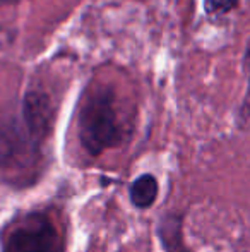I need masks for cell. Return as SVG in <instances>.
I'll return each instance as SVG.
<instances>
[{
	"label": "cell",
	"mask_w": 250,
	"mask_h": 252,
	"mask_svg": "<svg viewBox=\"0 0 250 252\" xmlns=\"http://www.w3.org/2000/svg\"><path fill=\"white\" fill-rule=\"evenodd\" d=\"M24 119L31 136L34 139H43L52 122V108L48 98L40 93L29 94L24 103Z\"/></svg>",
	"instance_id": "cell-3"
},
{
	"label": "cell",
	"mask_w": 250,
	"mask_h": 252,
	"mask_svg": "<svg viewBox=\"0 0 250 252\" xmlns=\"http://www.w3.org/2000/svg\"><path fill=\"white\" fill-rule=\"evenodd\" d=\"M158 196V182L151 173L139 177L136 182L130 186V201L134 206L144 209L153 206Z\"/></svg>",
	"instance_id": "cell-4"
},
{
	"label": "cell",
	"mask_w": 250,
	"mask_h": 252,
	"mask_svg": "<svg viewBox=\"0 0 250 252\" xmlns=\"http://www.w3.org/2000/svg\"><path fill=\"white\" fill-rule=\"evenodd\" d=\"M2 252H63V244L50 216L29 213L7 226L2 237Z\"/></svg>",
	"instance_id": "cell-2"
},
{
	"label": "cell",
	"mask_w": 250,
	"mask_h": 252,
	"mask_svg": "<svg viewBox=\"0 0 250 252\" xmlns=\"http://www.w3.org/2000/svg\"><path fill=\"white\" fill-rule=\"evenodd\" d=\"M79 137L91 156L101 155L124 141L125 129L110 90L100 88L84 103L79 115Z\"/></svg>",
	"instance_id": "cell-1"
},
{
	"label": "cell",
	"mask_w": 250,
	"mask_h": 252,
	"mask_svg": "<svg viewBox=\"0 0 250 252\" xmlns=\"http://www.w3.org/2000/svg\"><path fill=\"white\" fill-rule=\"evenodd\" d=\"M238 0H204V9L207 14H226L237 7Z\"/></svg>",
	"instance_id": "cell-5"
}]
</instances>
